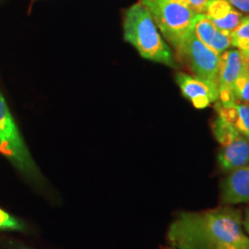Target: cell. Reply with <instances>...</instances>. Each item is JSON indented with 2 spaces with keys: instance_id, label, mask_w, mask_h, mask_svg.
Returning <instances> with one entry per match:
<instances>
[{
  "instance_id": "obj_12",
  "label": "cell",
  "mask_w": 249,
  "mask_h": 249,
  "mask_svg": "<svg viewBox=\"0 0 249 249\" xmlns=\"http://www.w3.org/2000/svg\"><path fill=\"white\" fill-rule=\"evenodd\" d=\"M215 110L218 116L231 124L249 141V104L237 101L222 104L217 101Z\"/></svg>"
},
{
  "instance_id": "obj_18",
  "label": "cell",
  "mask_w": 249,
  "mask_h": 249,
  "mask_svg": "<svg viewBox=\"0 0 249 249\" xmlns=\"http://www.w3.org/2000/svg\"><path fill=\"white\" fill-rule=\"evenodd\" d=\"M242 224H243L245 230L247 231V233L249 235V208L247 210V212H246L245 218H244V220L242 221Z\"/></svg>"
},
{
  "instance_id": "obj_14",
  "label": "cell",
  "mask_w": 249,
  "mask_h": 249,
  "mask_svg": "<svg viewBox=\"0 0 249 249\" xmlns=\"http://www.w3.org/2000/svg\"><path fill=\"white\" fill-rule=\"evenodd\" d=\"M235 101L249 104V61L247 62L233 86Z\"/></svg>"
},
{
  "instance_id": "obj_1",
  "label": "cell",
  "mask_w": 249,
  "mask_h": 249,
  "mask_svg": "<svg viewBox=\"0 0 249 249\" xmlns=\"http://www.w3.org/2000/svg\"><path fill=\"white\" fill-rule=\"evenodd\" d=\"M167 239L176 249H249L240 212L231 207L178 214Z\"/></svg>"
},
{
  "instance_id": "obj_13",
  "label": "cell",
  "mask_w": 249,
  "mask_h": 249,
  "mask_svg": "<svg viewBox=\"0 0 249 249\" xmlns=\"http://www.w3.org/2000/svg\"><path fill=\"white\" fill-rule=\"evenodd\" d=\"M231 47L249 60V15L244 16L238 26L231 33Z\"/></svg>"
},
{
  "instance_id": "obj_2",
  "label": "cell",
  "mask_w": 249,
  "mask_h": 249,
  "mask_svg": "<svg viewBox=\"0 0 249 249\" xmlns=\"http://www.w3.org/2000/svg\"><path fill=\"white\" fill-rule=\"evenodd\" d=\"M123 29L124 40L133 45L143 58L177 68L175 54L142 3H136L124 11Z\"/></svg>"
},
{
  "instance_id": "obj_5",
  "label": "cell",
  "mask_w": 249,
  "mask_h": 249,
  "mask_svg": "<svg viewBox=\"0 0 249 249\" xmlns=\"http://www.w3.org/2000/svg\"><path fill=\"white\" fill-rule=\"evenodd\" d=\"M176 61L183 63L190 75L202 80L219 95L218 72L220 54L202 44L194 35L176 52Z\"/></svg>"
},
{
  "instance_id": "obj_21",
  "label": "cell",
  "mask_w": 249,
  "mask_h": 249,
  "mask_svg": "<svg viewBox=\"0 0 249 249\" xmlns=\"http://www.w3.org/2000/svg\"><path fill=\"white\" fill-rule=\"evenodd\" d=\"M174 249V248H172V249Z\"/></svg>"
},
{
  "instance_id": "obj_10",
  "label": "cell",
  "mask_w": 249,
  "mask_h": 249,
  "mask_svg": "<svg viewBox=\"0 0 249 249\" xmlns=\"http://www.w3.org/2000/svg\"><path fill=\"white\" fill-rule=\"evenodd\" d=\"M222 197L227 204L249 202V163L231 171L222 183Z\"/></svg>"
},
{
  "instance_id": "obj_20",
  "label": "cell",
  "mask_w": 249,
  "mask_h": 249,
  "mask_svg": "<svg viewBox=\"0 0 249 249\" xmlns=\"http://www.w3.org/2000/svg\"><path fill=\"white\" fill-rule=\"evenodd\" d=\"M29 249V248H27V247H22V246H21V247H18V248H17V249Z\"/></svg>"
},
{
  "instance_id": "obj_15",
  "label": "cell",
  "mask_w": 249,
  "mask_h": 249,
  "mask_svg": "<svg viewBox=\"0 0 249 249\" xmlns=\"http://www.w3.org/2000/svg\"><path fill=\"white\" fill-rule=\"evenodd\" d=\"M24 228V224L19 220L0 209V230L21 231Z\"/></svg>"
},
{
  "instance_id": "obj_3",
  "label": "cell",
  "mask_w": 249,
  "mask_h": 249,
  "mask_svg": "<svg viewBox=\"0 0 249 249\" xmlns=\"http://www.w3.org/2000/svg\"><path fill=\"white\" fill-rule=\"evenodd\" d=\"M140 3L149 10L161 36L175 52H178L194 35V27L199 14L187 5L174 0H140Z\"/></svg>"
},
{
  "instance_id": "obj_9",
  "label": "cell",
  "mask_w": 249,
  "mask_h": 249,
  "mask_svg": "<svg viewBox=\"0 0 249 249\" xmlns=\"http://www.w3.org/2000/svg\"><path fill=\"white\" fill-rule=\"evenodd\" d=\"M194 36L218 54L231 47L230 32L217 28L204 14L198 15L194 27Z\"/></svg>"
},
{
  "instance_id": "obj_8",
  "label": "cell",
  "mask_w": 249,
  "mask_h": 249,
  "mask_svg": "<svg viewBox=\"0 0 249 249\" xmlns=\"http://www.w3.org/2000/svg\"><path fill=\"white\" fill-rule=\"evenodd\" d=\"M176 81L183 96L196 109H204L216 103L219 95L202 80L185 72H178Z\"/></svg>"
},
{
  "instance_id": "obj_19",
  "label": "cell",
  "mask_w": 249,
  "mask_h": 249,
  "mask_svg": "<svg viewBox=\"0 0 249 249\" xmlns=\"http://www.w3.org/2000/svg\"><path fill=\"white\" fill-rule=\"evenodd\" d=\"M174 1H178V2L183 3V4H185V5L187 6V0H174Z\"/></svg>"
},
{
  "instance_id": "obj_11",
  "label": "cell",
  "mask_w": 249,
  "mask_h": 249,
  "mask_svg": "<svg viewBox=\"0 0 249 249\" xmlns=\"http://www.w3.org/2000/svg\"><path fill=\"white\" fill-rule=\"evenodd\" d=\"M215 26L231 33L240 23L244 15L226 0H211L204 13Z\"/></svg>"
},
{
  "instance_id": "obj_17",
  "label": "cell",
  "mask_w": 249,
  "mask_h": 249,
  "mask_svg": "<svg viewBox=\"0 0 249 249\" xmlns=\"http://www.w3.org/2000/svg\"><path fill=\"white\" fill-rule=\"evenodd\" d=\"M234 9L242 13L249 14V0H226Z\"/></svg>"
},
{
  "instance_id": "obj_7",
  "label": "cell",
  "mask_w": 249,
  "mask_h": 249,
  "mask_svg": "<svg viewBox=\"0 0 249 249\" xmlns=\"http://www.w3.org/2000/svg\"><path fill=\"white\" fill-rule=\"evenodd\" d=\"M248 61L249 59L236 49H228L220 54L218 102L228 104L235 101L233 96V86Z\"/></svg>"
},
{
  "instance_id": "obj_4",
  "label": "cell",
  "mask_w": 249,
  "mask_h": 249,
  "mask_svg": "<svg viewBox=\"0 0 249 249\" xmlns=\"http://www.w3.org/2000/svg\"><path fill=\"white\" fill-rule=\"evenodd\" d=\"M0 153L6 156L23 174L39 177L38 169L19 133L4 97L0 93Z\"/></svg>"
},
{
  "instance_id": "obj_6",
  "label": "cell",
  "mask_w": 249,
  "mask_h": 249,
  "mask_svg": "<svg viewBox=\"0 0 249 249\" xmlns=\"http://www.w3.org/2000/svg\"><path fill=\"white\" fill-rule=\"evenodd\" d=\"M214 138L220 144L218 162L227 172L249 163V141L233 126L217 116L212 124Z\"/></svg>"
},
{
  "instance_id": "obj_16",
  "label": "cell",
  "mask_w": 249,
  "mask_h": 249,
  "mask_svg": "<svg viewBox=\"0 0 249 249\" xmlns=\"http://www.w3.org/2000/svg\"><path fill=\"white\" fill-rule=\"evenodd\" d=\"M211 0H187V7L196 14H204Z\"/></svg>"
}]
</instances>
